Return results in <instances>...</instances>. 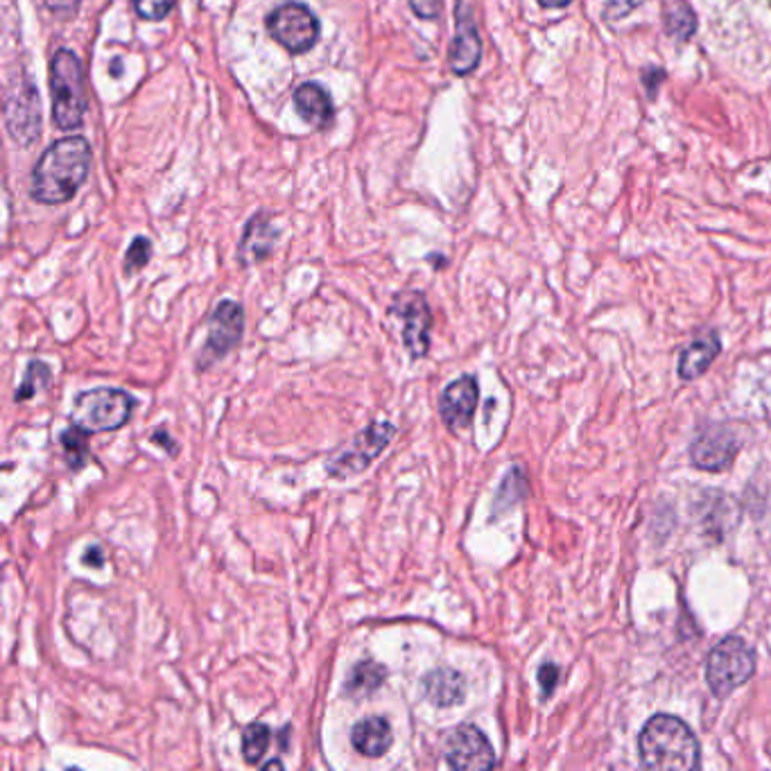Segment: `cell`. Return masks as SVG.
<instances>
[{
  "instance_id": "cell-7",
  "label": "cell",
  "mask_w": 771,
  "mask_h": 771,
  "mask_svg": "<svg viewBox=\"0 0 771 771\" xmlns=\"http://www.w3.org/2000/svg\"><path fill=\"white\" fill-rule=\"evenodd\" d=\"M265 25L270 37L290 55H303L313 50L319 41V32H322L315 12L303 3H297V0H290V3H283L272 10L267 14Z\"/></svg>"
},
{
  "instance_id": "cell-26",
  "label": "cell",
  "mask_w": 771,
  "mask_h": 771,
  "mask_svg": "<svg viewBox=\"0 0 771 771\" xmlns=\"http://www.w3.org/2000/svg\"><path fill=\"white\" fill-rule=\"evenodd\" d=\"M150 258H152V242H150V238L136 236L132 240V245H129L127 254H125V267H123L125 274L127 276L138 274L147 263H150Z\"/></svg>"
},
{
  "instance_id": "cell-24",
  "label": "cell",
  "mask_w": 771,
  "mask_h": 771,
  "mask_svg": "<svg viewBox=\"0 0 771 771\" xmlns=\"http://www.w3.org/2000/svg\"><path fill=\"white\" fill-rule=\"evenodd\" d=\"M272 742V729L263 722H254L249 724L245 731H242V758H245L247 765H261L263 756L270 749Z\"/></svg>"
},
{
  "instance_id": "cell-2",
  "label": "cell",
  "mask_w": 771,
  "mask_h": 771,
  "mask_svg": "<svg viewBox=\"0 0 771 771\" xmlns=\"http://www.w3.org/2000/svg\"><path fill=\"white\" fill-rule=\"evenodd\" d=\"M638 758L645 769L692 771L699 767V742L681 717L658 713L638 735Z\"/></svg>"
},
{
  "instance_id": "cell-14",
  "label": "cell",
  "mask_w": 771,
  "mask_h": 771,
  "mask_svg": "<svg viewBox=\"0 0 771 771\" xmlns=\"http://www.w3.org/2000/svg\"><path fill=\"white\" fill-rule=\"evenodd\" d=\"M480 387L473 376H462L446 385L439 396V417L450 430H464L471 426L473 414L478 410Z\"/></svg>"
},
{
  "instance_id": "cell-18",
  "label": "cell",
  "mask_w": 771,
  "mask_h": 771,
  "mask_svg": "<svg viewBox=\"0 0 771 771\" xmlns=\"http://www.w3.org/2000/svg\"><path fill=\"white\" fill-rule=\"evenodd\" d=\"M392 742H394L392 724L380 715H371L367 719H362V722L355 724L351 731L353 749L365 758L385 756L389 747H392Z\"/></svg>"
},
{
  "instance_id": "cell-4",
  "label": "cell",
  "mask_w": 771,
  "mask_h": 771,
  "mask_svg": "<svg viewBox=\"0 0 771 771\" xmlns=\"http://www.w3.org/2000/svg\"><path fill=\"white\" fill-rule=\"evenodd\" d=\"M136 398L127 389L95 387L80 392L73 401L71 423L84 428L91 435L114 432L132 419Z\"/></svg>"
},
{
  "instance_id": "cell-17",
  "label": "cell",
  "mask_w": 771,
  "mask_h": 771,
  "mask_svg": "<svg viewBox=\"0 0 771 771\" xmlns=\"http://www.w3.org/2000/svg\"><path fill=\"white\" fill-rule=\"evenodd\" d=\"M294 109L310 127L326 129L335 118V107L328 91L319 82H303L294 91Z\"/></svg>"
},
{
  "instance_id": "cell-25",
  "label": "cell",
  "mask_w": 771,
  "mask_h": 771,
  "mask_svg": "<svg viewBox=\"0 0 771 771\" xmlns=\"http://www.w3.org/2000/svg\"><path fill=\"white\" fill-rule=\"evenodd\" d=\"M523 484H525V480H523V475H521V471H518V469L511 471V473L507 475V478L502 480L500 489H498V493H496V502H493V516L502 514V511L509 509V507H514L516 502L521 500L523 491H516V493H514V489L523 487Z\"/></svg>"
},
{
  "instance_id": "cell-29",
  "label": "cell",
  "mask_w": 771,
  "mask_h": 771,
  "mask_svg": "<svg viewBox=\"0 0 771 771\" xmlns=\"http://www.w3.org/2000/svg\"><path fill=\"white\" fill-rule=\"evenodd\" d=\"M48 7V12L59 21H73L77 12H80L82 0H43Z\"/></svg>"
},
{
  "instance_id": "cell-36",
  "label": "cell",
  "mask_w": 771,
  "mask_h": 771,
  "mask_svg": "<svg viewBox=\"0 0 771 771\" xmlns=\"http://www.w3.org/2000/svg\"><path fill=\"white\" fill-rule=\"evenodd\" d=\"M263 769H267V771H272V769H283V762H281V760H270V762H265Z\"/></svg>"
},
{
  "instance_id": "cell-20",
  "label": "cell",
  "mask_w": 771,
  "mask_h": 771,
  "mask_svg": "<svg viewBox=\"0 0 771 771\" xmlns=\"http://www.w3.org/2000/svg\"><path fill=\"white\" fill-rule=\"evenodd\" d=\"M385 679H387V667L371 661V658H365V661L355 663L351 667L349 677H346V683H344V695L355 701L367 699L383 688Z\"/></svg>"
},
{
  "instance_id": "cell-32",
  "label": "cell",
  "mask_w": 771,
  "mask_h": 771,
  "mask_svg": "<svg viewBox=\"0 0 771 771\" xmlns=\"http://www.w3.org/2000/svg\"><path fill=\"white\" fill-rule=\"evenodd\" d=\"M559 667L554 663H545L539 667V686H541V697L548 699L554 690H557L559 683Z\"/></svg>"
},
{
  "instance_id": "cell-35",
  "label": "cell",
  "mask_w": 771,
  "mask_h": 771,
  "mask_svg": "<svg viewBox=\"0 0 771 771\" xmlns=\"http://www.w3.org/2000/svg\"><path fill=\"white\" fill-rule=\"evenodd\" d=\"M573 0H539V5L545 7V10H563L568 7Z\"/></svg>"
},
{
  "instance_id": "cell-1",
  "label": "cell",
  "mask_w": 771,
  "mask_h": 771,
  "mask_svg": "<svg viewBox=\"0 0 771 771\" xmlns=\"http://www.w3.org/2000/svg\"><path fill=\"white\" fill-rule=\"evenodd\" d=\"M91 172V145L84 136H64L41 154L32 170L30 197L53 206L66 204L77 195Z\"/></svg>"
},
{
  "instance_id": "cell-28",
  "label": "cell",
  "mask_w": 771,
  "mask_h": 771,
  "mask_svg": "<svg viewBox=\"0 0 771 771\" xmlns=\"http://www.w3.org/2000/svg\"><path fill=\"white\" fill-rule=\"evenodd\" d=\"M643 3L645 0H609V3H606V7H604V19L609 23L627 19V16L634 10H638V7Z\"/></svg>"
},
{
  "instance_id": "cell-33",
  "label": "cell",
  "mask_w": 771,
  "mask_h": 771,
  "mask_svg": "<svg viewBox=\"0 0 771 771\" xmlns=\"http://www.w3.org/2000/svg\"><path fill=\"white\" fill-rule=\"evenodd\" d=\"M150 441H152L154 446H159V448L166 450L168 455H177V450H179L177 448V441L170 437V432H168L166 426H157V430H154L152 435H150Z\"/></svg>"
},
{
  "instance_id": "cell-31",
  "label": "cell",
  "mask_w": 771,
  "mask_h": 771,
  "mask_svg": "<svg viewBox=\"0 0 771 771\" xmlns=\"http://www.w3.org/2000/svg\"><path fill=\"white\" fill-rule=\"evenodd\" d=\"M665 80H667V73H665V68H661V66H647V68H643V71H640V82H643L645 91L652 100L656 98L658 86H661Z\"/></svg>"
},
{
  "instance_id": "cell-10",
  "label": "cell",
  "mask_w": 771,
  "mask_h": 771,
  "mask_svg": "<svg viewBox=\"0 0 771 771\" xmlns=\"http://www.w3.org/2000/svg\"><path fill=\"white\" fill-rule=\"evenodd\" d=\"M5 125L12 141L30 147L41 136V102L39 91L30 80H16V89L5 98Z\"/></svg>"
},
{
  "instance_id": "cell-22",
  "label": "cell",
  "mask_w": 771,
  "mask_h": 771,
  "mask_svg": "<svg viewBox=\"0 0 771 771\" xmlns=\"http://www.w3.org/2000/svg\"><path fill=\"white\" fill-rule=\"evenodd\" d=\"M89 435L91 432L75 426V423H71V426L59 435V444H62V450H64L66 466L71 471H80L84 469L86 462H89V455H91Z\"/></svg>"
},
{
  "instance_id": "cell-5",
  "label": "cell",
  "mask_w": 771,
  "mask_h": 771,
  "mask_svg": "<svg viewBox=\"0 0 771 771\" xmlns=\"http://www.w3.org/2000/svg\"><path fill=\"white\" fill-rule=\"evenodd\" d=\"M756 672V652L740 636H726L710 649L706 661V681L717 699L729 697L742 688Z\"/></svg>"
},
{
  "instance_id": "cell-21",
  "label": "cell",
  "mask_w": 771,
  "mask_h": 771,
  "mask_svg": "<svg viewBox=\"0 0 771 771\" xmlns=\"http://www.w3.org/2000/svg\"><path fill=\"white\" fill-rule=\"evenodd\" d=\"M663 23H665V32L677 41H690L699 28L697 14L686 0H674L672 5H667V10L663 14Z\"/></svg>"
},
{
  "instance_id": "cell-12",
  "label": "cell",
  "mask_w": 771,
  "mask_h": 771,
  "mask_svg": "<svg viewBox=\"0 0 771 771\" xmlns=\"http://www.w3.org/2000/svg\"><path fill=\"white\" fill-rule=\"evenodd\" d=\"M482 62V37L475 23L471 5L457 0L455 5V37L448 48L450 71L459 77L471 75Z\"/></svg>"
},
{
  "instance_id": "cell-13",
  "label": "cell",
  "mask_w": 771,
  "mask_h": 771,
  "mask_svg": "<svg viewBox=\"0 0 771 771\" xmlns=\"http://www.w3.org/2000/svg\"><path fill=\"white\" fill-rule=\"evenodd\" d=\"M738 448V439H735L731 428H706L692 441L690 459L701 471L719 473L726 471L733 464L735 455H738Z\"/></svg>"
},
{
  "instance_id": "cell-34",
  "label": "cell",
  "mask_w": 771,
  "mask_h": 771,
  "mask_svg": "<svg viewBox=\"0 0 771 771\" xmlns=\"http://www.w3.org/2000/svg\"><path fill=\"white\" fill-rule=\"evenodd\" d=\"M82 563L84 566H91V568H102L105 566V552H102L100 545H91V548L84 550Z\"/></svg>"
},
{
  "instance_id": "cell-3",
  "label": "cell",
  "mask_w": 771,
  "mask_h": 771,
  "mask_svg": "<svg viewBox=\"0 0 771 771\" xmlns=\"http://www.w3.org/2000/svg\"><path fill=\"white\" fill-rule=\"evenodd\" d=\"M50 95H53V123L62 132L80 129L86 114L84 68L73 50L59 48L50 59Z\"/></svg>"
},
{
  "instance_id": "cell-8",
  "label": "cell",
  "mask_w": 771,
  "mask_h": 771,
  "mask_svg": "<svg viewBox=\"0 0 771 771\" xmlns=\"http://www.w3.org/2000/svg\"><path fill=\"white\" fill-rule=\"evenodd\" d=\"M242 335H245V308L233 299L220 301L209 317V333L197 355V371L211 369L215 362L227 358L240 344Z\"/></svg>"
},
{
  "instance_id": "cell-19",
  "label": "cell",
  "mask_w": 771,
  "mask_h": 771,
  "mask_svg": "<svg viewBox=\"0 0 771 771\" xmlns=\"http://www.w3.org/2000/svg\"><path fill=\"white\" fill-rule=\"evenodd\" d=\"M722 351L717 333H704L692 342L679 358V376L683 380H695L713 365V360Z\"/></svg>"
},
{
  "instance_id": "cell-9",
  "label": "cell",
  "mask_w": 771,
  "mask_h": 771,
  "mask_svg": "<svg viewBox=\"0 0 771 771\" xmlns=\"http://www.w3.org/2000/svg\"><path fill=\"white\" fill-rule=\"evenodd\" d=\"M389 313L403 322V346L410 353V358L417 362L423 360L430 351V331H432V313L426 294L419 290H405L394 294Z\"/></svg>"
},
{
  "instance_id": "cell-15",
  "label": "cell",
  "mask_w": 771,
  "mask_h": 771,
  "mask_svg": "<svg viewBox=\"0 0 771 771\" xmlns=\"http://www.w3.org/2000/svg\"><path fill=\"white\" fill-rule=\"evenodd\" d=\"M276 238H279V231L272 224V220L267 215L258 213L247 222L245 231H242L240 245H238V261L242 267H251L267 261L272 256Z\"/></svg>"
},
{
  "instance_id": "cell-16",
  "label": "cell",
  "mask_w": 771,
  "mask_h": 771,
  "mask_svg": "<svg viewBox=\"0 0 771 771\" xmlns=\"http://www.w3.org/2000/svg\"><path fill=\"white\" fill-rule=\"evenodd\" d=\"M421 692L432 706L453 708L464 704L466 679L453 667H437L421 679Z\"/></svg>"
},
{
  "instance_id": "cell-23",
  "label": "cell",
  "mask_w": 771,
  "mask_h": 771,
  "mask_svg": "<svg viewBox=\"0 0 771 771\" xmlns=\"http://www.w3.org/2000/svg\"><path fill=\"white\" fill-rule=\"evenodd\" d=\"M50 383H53V369H50V365H46L43 360H30L28 367H25L21 385L16 387L14 392V401L16 403L30 401L32 396L43 392Z\"/></svg>"
},
{
  "instance_id": "cell-27",
  "label": "cell",
  "mask_w": 771,
  "mask_h": 771,
  "mask_svg": "<svg viewBox=\"0 0 771 771\" xmlns=\"http://www.w3.org/2000/svg\"><path fill=\"white\" fill-rule=\"evenodd\" d=\"M177 7V0H134V10L143 21H163L168 19Z\"/></svg>"
},
{
  "instance_id": "cell-30",
  "label": "cell",
  "mask_w": 771,
  "mask_h": 771,
  "mask_svg": "<svg viewBox=\"0 0 771 771\" xmlns=\"http://www.w3.org/2000/svg\"><path fill=\"white\" fill-rule=\"evenodd\" d=\"M410 10L421 21H437L444 10V0H410Z\"/></svg>"
},
{
  "instance_id": "cell-6",
  "label": "cell",
  "mask_w": 771,
  "mask_h": 771,
  "mask_svg": "<svg viewBox=\"0 0 771 771\" xmlns=\"http://www.w3.org/2000/svg\"><path fill=\"white\" fill-rule=\"evenodd\" d=\"M396 437V426L389 421H376L358 432L349 444L326 459V473L333 480H349L365 473L376 462L380 453Z\"/></svg>"
},
{
  "instance_id": "cell-11",
  "label": "cell",
  "mask_w": 771,
  "mask_h": 771,
  "mask_svg": "<svg viewBox=\"0 0 771 771\" xmlns=\"http://www.w3.org/2000/svg\"><path fill=\"white\" fill-rule=\"evenodd\" d=\"M446 762L453 769H491L496 767V753L475 724H459L446 735Z\"/></svg>"
}]
</instances>
